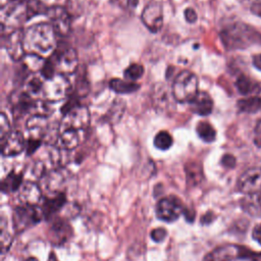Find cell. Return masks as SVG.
Here are the masks:
<instances>
[{
    "label": "cell",
    "mask_w": 261,
    "mask_h": 261,
    "mask_svg": "<svg viewBox=\"0 0 261 261\" xmlns=\"http://www.w3.org/2000/svg\"><path fill=\"white\" fill-rule=\"evenodd\" d=\"M57 35L50 22H38L23 31V47L27 54L51 56L57 48Z\"/></svg>",
    "instance_id": "6da1fadb"
},
{
    "label": "cell",
    "mask_w": 261,
    "mask_h": 261,
    "mask_svg": "<svg viewBox=\"0 0 261 261\" xmlns=\"http://www.w3.org/2000/svg\"><path fill=\"white\" fill-rule=\"evenodd\" d=\"M220 39L227 50L245 49L254 44H261V35L251 25L242 21L224 27L220 32Z\"/></svg>",
    "instance_id": "7a4b0ae2"
},
{
    "label": "cell",
    "mask_w": 261,
    "mask_h": 261,
    "mask_svg": "<svg viewBox=\"0 0 261 261\" xmlns=\"http://www.w3.org/2000/svg\"><path fill=\"white\" fill-rule=\"evenodd\" d=\"M199 80L197 75L190 70H181L173 80L171 94L178 103H191L199 93Z\"/></svg>",
    "instance_id": "3957f363"
},
{
    "label": "cell",
    "mask_w": 261,
    "mask_h": 261,
    "mask_svg": "<svg viewBox=\"0 0 261 261\" xmlns=\"http://www.w3.org/2000/svg\"><path fill=\"white\" fill-rule=\"evenodd\" d=\"M29 19L28 3L16 2L9 0L1 7V25L2 32H9V34Z\"/></svg>",
    "instance_id": "277c9868"
},
{
    "label": "cell",
    "mask_w": 261,
    "mask_h": 261,
    "mask_svg": "<svg viewBox=\"0 0 261 261\" xmlns=\"http://www.w3.org/2000/svg\"><path fill=\"white\" fill-rule=\"evenodd\" d=\"M54 63L57 73L68 75L72 74L79 65L76 51L68 45H57L56 50L49 57Z\"/></svg>",
    "instance_id": "5b68a950"
},
{
    "label": "cell",
    "mask_w": 261,
    "mask_h": 261,
    "mask_svg": "<svg viewBox=\"0 0 261 261\" xmlns=\"http://www.w3.org/2000/svg\"><path fill=\"white\" fill-rule=\"evenodd\" d=\"M90 124V112L86 106L74 104L69 107L64 113L60 121L58 130L76 129L83 132Z\"/></svg>",
    "instance_id": "8992f818"
},
{
    "label": "cell",
    "mask_w": 261,
    "mask_h": 261,
    "mask_svg": "<svg viewBox=\"0 0 261 261\" xmlns=\"http://www.w3.org/2000/svg\"><path fill=\"white\" fill-rule=\"evenodd\" d=\"M41 209L37 206L21 204L14 209L12 216V225L16 232H21L31 226H34L41 220Z\"/></svg>",
    "instance_id": "52a82bcc"
},
{
    "label": "cell",
    "mask_w": 261,
    "mask_h": 261,
    "mask_svg": "<svg viewBox=\"0 0 261 261\" xmlns=\"http://www.w3.org/2000/svg\"><path fill=\"white\" fill-rule=\"evenodd\" d=\"M70 89V84L66 75L57 73L51 80H45L42 97L49 103L58 102L64 99Z\"/></svg>",
    "instance_id": "ba28073f"
},
{
    "label": "cell",
    "mask_w": 261,
    "mask_h": 261,
    "mask_svg": "<svg viewBox=\"0 0 261 261\" xmlns=\"http://www.w3.org/2000/svg\"><path fill=\"white\" fill-rule=\"evenodd\" d=\"M70 177V173L68 170L57 167L53 170H50L41 177L40 188L42 192H46L50 196L62 193L61 189L66 185Z\"/></svg>",
    "instance_id": "9c48e42d"
},
{
    "label": "cell",
    "mask_w": 261,
    "mask_h": 261,
    "mask_svg": "<svg viewBox=\"0 0 261 261\" xmlns=\"http://www.w3.org/2000/svg\"><path fill=\"white\" fill-rule=\"evenodd\" d=\"M254 254L243 247L236 245H224L215 248L209 252L203 259V261H232L238 258L253 257Z\"/></svg>",
    "instance_id": "30bf717a"
},
{
    "label": "cell",
    "mask_w": 261,
    "mask_h": 261,
    "mask_svg": "<svg viewBox=\"0 0 261 261\" xmlns=\"http://www.w3.org/2000/svg\"><path fill=\"white\" fill-rule=\"evenodd\" d=\"M185 211L186 209H184L180 200L174 196L162 198L156 206L157 217L167 222L175 221Z\"/></svg>",
    "instance_id": "8fae6325"
},
{
    "label": "cell",
    "mask_w": 261,
    "mask_h": 261,
    "mask_svg": "<svg viewBox=\"0 0 261 261\" xmlns=\"http://www.w3.org/2000/svg\"><path fill=\"white\" fill-rule=\"evenodd\" d=\"M49 22L57 36L64 37L70 31V17L66 9L62 6L51 5L47 10Z\"/></svg>",
    "instance_id": "7c38bea8"
},
{
    "label": "cell",
    "mask_w": 261,
    "mask_h": 261,
    "mask_svg": "<svg viewBox=\"0 0 261 261\" xmlns=\"http://www.w3.org/2000/svg\"><path fill=\"white\" fill-rule=\"evenodd\" d=\"M141 19L150 32H159L163 27V8L161 4L156 1L147 4L142 11Z\"/></svg>",
    "instance_id": "4fadbf2b"
},
{
    "label": "cell",
    "mask_w": 261,
    "mask_h": 261,
    "mask_svg": "<svg viewBox=\"0 0 261 261\" xmlns=\"http://www.w3.org/2000/svg\"><path fill=\"white\" fill-rule=\"evenodd\" d=\"M239 190L246 195H257L261 192V168L252 167L244 171L238 179Z\"/></svg>",
    "instance_id": "5bb4252c"
},
{
    "label": "cell",
    "mask_w": 261,
    "mask_h": 261,
    "mask_svg": "<svg viewBox=\"0 0 261 261\" xmlns=\"http://www.w3.org/2000/svg\"><path fill=\"white\" fill-rule=\"evenodd\" d=\"M27 141L19 130H11L1 139V153L5 157L18 155L25 150Z\"/></svg>",
    "instance_id": "9a60e30c"
},
{
    "label": "cell",
    "mask_w": 261,
    "mask_h": 261,
    "mask_svg": "<svg viewBox=\"0 0 261 261\" xmlns=\"http://www.w3.org/2000/svg\"><path fill=\"white\" fill-rule=\"evenodd\" d=\"M5 47L11 59L14 61L21 60L27 54L23 47V31L18 29L8 34Z\"/></svg>",
    "instance_id": "2e32d148"
},
{
    "label": "cell",
    "mask_w": 261,
    "mask_h": 261,
    "mask_svg": "<svg viewBox=\"0 0 261 261\" xmlns=\"http://www.w3.org/2000/svg\"><path fill=\"white\" fill-rule=\"evenodd\" d=\"M9 100L12 106V110L14 113H16L17 116L35 110L37 104V101L25 91L13 93Z\"/></svg>",
    "instance_id": "e0dca14e"
},
{
    "label": "cell",
    "mask_w": 261,
    "mask_h": 261,
    "mask_svg": "<svg viewBox=\"0 0 261 261\" xmlns=\"http://www.w3.org/2000/svg\"><path fill=\"white\" fill-rule=\"evenodd\" d=\"M42 193L43 192L40 188V185L29 180L22 182L21 187L19 188L18 199L21 202V204L37 206L43 199Z\"/></svg>",
    "instance_id": "ac0fdd59"
},
{
    "label": "cell",
    "mask_w": 261,
    "mask_h": 261,
    "mask_svg": "<svg viewBox=\"0 0 261 261\" xmlns=\"http://www.w3.org/2000/svg\"><path fill=\"white\" fill-rule=\"evenodd\" d=\"M81 133H82L81 130L71 129V128L58 130L57 137L55 140L56 148L60 150H65V151H69L76 148L82 141Z\"/></svg>",
    "instance_id": "d6986e66"
},
{
    "label": "cell",
    "mask_w": 261,
    "mask_h": 261,
    "mask_svg": "<svg viewBox=\"0 0 261 261\" xmlns=\"http://www.w3.org/2000/svg\"><path fill=\"white\" fill-rule=\"evenodd\" d=\"M71 236V228L68 223L62 219L56 220L49 228V240L55 246L61 245Z\"/></svg>",
    "instance_id": "ffe728a7"
},
{
    "label": "cell",
    "mask_w": 261,
    "mask_h": 261,
    "mask_svg": "<svg viewBox=\"0 0 261 261\" xmlns=\"http://www.w3.org/2000/svg\"><path fill=\"white\" fill-rule=\"evenodd\" d=\"M191 110L201 116L209 115L213 109V100L206 92H199L190 103Z\"/></svg>",
    "instance_id": "44dd1931"
},
{
    "label": "cell",
    "mask_w": 261,
    "mask_h": 261,
    "mask_svg": "<svg viewBox=\"0 0 261 261\" xmlns=\"http://www.w3.org/2000/svg\"><path fill=\"white\" fill-rule=\"evenodd\" d=\"M30 137L41 139L45 136L48 129V117L41 114H33L25 123Z\"/></svg>",
    "instance_id": "7402d4cb"
},
{
    "label": "cell",
    "mask_w": 261,
    "mask_h": 261,
    "mask_svg": "<svg viewBox=\"0 0 261 261\" xmlns=\"http://www.w3.org/2000/svg\"><path fill=\"white\" fill-rule=\"evenodd\" d=\"M65 202H66V198L63 193L52 195L51 197L49 196L46 197L42 203V208H41L42 214L46 218L51 217L53 214L58 212L64 206Z\"/></svg>",
    "instance_id": "603a6c76"
},
{
    "label": "cell",
    "mask_w": 261,
    "mask_h": 261,
    "mask_svg": "<svg viewBox=\"0 0 261 261\" xmlns=\"http://www.w3.org/2000/svg\"><path fill=\"white\" fill-rule=\"evenodd\" d=\"M45 80L40 73H33L30 77L27 79L24 83V91L31 95L33 98L42 97L43 88H44Z\"/></svg>",
    "instance_id": "cb8c5ba5"
},
{
    "label": "cell",
    "mask_w": 261,
    "mask_h": 261,
    "mask_svg": "<svg viewBox=\"0 0 261 261\" xmlns=\"http://www.w3.org/2000/svg\"><path fill=\"white\" fill-rule=\"evenodd\" d=\"M236 88L238 92L244 96L258 94L261 91V88L258 83L254 82L246 75H240L236 81Z\"/></svg>",
    "instance_id": "d4e9b609"
},
{
    "label": "cell",
    "mask_w": 261,
    "mask_h": 261,
    "mask_svg": "<svg viewBox=\"0 0 261 261\" xmlns=\"http://www.w3.org/2000/svg\"><path fill=\"white\" fill-rule=\"evenodd\" d=\"M109 88L118 94H130L140 89V85L127 80L112 79L109 82Z\"/></svg>",
    "instance_id": "484cf974"
},
{
    "label": "cell",
    "mask_w": 261,
    "mask_h": 261,
    "mask_svg": "<svg viewBox=\"0 0 261 261\" xmlns=\"http://www.w3.org/2000/svg\"><path fill=\"white\" fill-rule=\"evenodd\" d=\"M187 182L189 186H197L203 179V170L200 163L192 161L185 166Z\"/></svg>",
    "instance_id": "4316f807"
},
{
    "label": "cell",
    "mask_w": 261,
    "mask_h": 261,
    "mask_svg": "<svg viewBox=\"0 0 261 261\" xmlns=\"http://www.w3.org/2000/svg\"><path fill=\"white\" fill-rule=\"evenodd\" d=\"M22 185V175L14 171L7 174L1 181V190L3 193H12L18 190Z\"/></svg>",
    "instance_id": "83f0119b"
},
{
    "label": "cell",
    "mask_w": 261,
    "mask_h": 261,
    "mask_svg": "<svg viewBox=\"0 0 261 261\" xmlns=\"http://www.w3.org/2000/svg\"><path fill=\"white\" fill-rule=\"evenodd\" d=\"M238 108L241 112L255 113L261 110V97L252 96L238 101Z\"/></svg>",
    "instance_id": "f1b7e54d"
},
{
    "label": "cell",
    "mask_w": 261,
    "mask_h": 261,
    "mask_svg": "<svg viewBox=\"0 0 261 261\" xmlns=\"http://www.w3.org/2000/svg\"><path fill=\"white\" fill-rule=\"evenodd\" d=\"M198 137L205 143H212L216 139L215 128L207 121H200L196 126Z\"/></svg>",
    "instance_id": "f546056e"
},
{
    "label": "cell",
    "mask_w": 261,
    "mask_h": 261,
    "mask_svg": "<svg viewBox=\"0 0 261 261\" xmlns=\"http://www.w3.org/2000/svg\"><path fill=\"white\" fill-rule=\"evenodd\" d=\"M21 60L24 67L28 68L30 71H33V73L41 71L46 62L44 60V57H41L36 54H25Z\"/></svg>",
    "instance_id": "4dcf8cb0"
},
{
    "label": "cell",
    "mask_w": 261,
    "mask_h": 261,
    "mask_svg": "<svg viewBox=\"0 0 261 261\" xmlns=\"http://www.w3.org/2000/svg\"><path fill=\"white\" fill-rule=\"evenodd\" d=\"M173 143V139L171 135L166 130H160L154 137V146L162 151L168 150Z\"/></svg>",
    "instance_id": "1f68e13d"
},
{
    "label": "cell",
    "mask_w": 261,
    "mask_h": 261,
    "mask_svg": "<svg viewBox=\"0 0 261 261\" xmlns=\"http://www.w3.org/2000/svg\"><path fill=\"white\" fill-rule=\"evenodd\" d=\"M0 228H1V240H0L1 251H2V253H5L9 249V247L11 245L12 234L10 233V231L8 229V224H7V222H6L4 217L1 218Z\"/></svg>",
    "instance_id": "d6a6232c"
},
{
    "label": "cell",
    "mask_w": 261,
    "mask_h": 261,
    "mask_svg": "<svg viewBox=\"0 0 261 261\" xmlns=\"http://www.w3.org/2000/svg\"><path fill=\"white\" fill-rule=\"evenodd\" d=\"M144 74V67L142 64L140 63H133L130 65H128L123 72V75L125 77V80L130 81V82H135L139 79H141Z\"/></svg>",
    "instance_id": "836d02e7"
},
{
    "label": "cell",
    "mask_w": 261,
    "mask_h": 261,
    "mask_svg": "<svg viewBox=\"0 0 261 261\" xmlns=\"http://www.w3.org/2000/svg\"><path fill=\"white\" fill-rule=\"evenodd\" d=\"M42 144V140L41 139H37V138H33L30 137L29 140H27V145H25V151L28 155L33 154Z\"/></svg>",
    "instance_id": "e575fe53"
},
{
    "label": "cell",
    "mask_w": 261,
    "mask_h": 261,
    "mask_svg": "<svg viewBox=\"0 0 261 261\" xmlns=\"http://www.w3.org/2000/svg\"><path fill=\"white\" fill-rule=\"evenodd\" d=\"M10 132L11 130H10V124H9L8 118L5 115V113L2 112L1 113V117H0V135H1V139L4 138Z\"/></svg>",
    "instance_id": "d590c367"
},
{
    "label": "cell",
    "mask_w": 261,
    "mask_h": 261,
    "mask_svg": "<svg viewBox=\"0 0 261 261\" xmlns=\"http://www.w3.org/2000/svg\"><path fill=\"white\" fill-rule=\"evenodd\" d=\"M167 234V231L163 228V227H157V228H154L152 231H151V238L153 241L157 242V243H160L162 242L165 237Z\"/></svg>",
    "instance_id": "8d00e7d4"
},
{
    "label": "cell",
    "mask_w": 261,
    "mask_h": 261,
    "mask_svg": "<svg viewBox=\"0 0 261 261\" xmlns=\"http://www.w3.org/2000/svg\"><path fill=\"white\" fill-rule=\"evenodd\" d=\"M184 15H185L186 20H187L189 23H194V22H196V21H197L198 15H197L196 11H195L193 8H191V7L187 8V9L185 10Z\"/></svg>",
    "instance_id": "74e56055"
},
{
    "label": "cell",
    "mask_w": 261,
    "mask_h": 261,
    "mask_svg": "<svg viewBox=\"0 0 261 261\" xmlns=\"http://www.w3.org/2000/svg\"><path fill=\"white\" fill-rule=\"evenodd\" d=\"M221 163H222L223 166L231 168V167H233L234 164H236V159H234V157H233L232 155H230V154H225V155L222 157V159H221Z\"/></svg>",
    "instance_id": "f35d334b"
},
{
    "label": "cell",
    "mask_w": 261,
    "mask_h": 261,
    "mask_svg": "<svg viewBox=\"0 0 261 261\" xmlns=\"http://www.w3.org/2000/svg\"><path fill=\"white\" fill-rule=\"evenodd\" d=\"M250 9L253 14L261 17V0H254Z\"/></svg>",
    "instance_id": "ab89813d"
},
{
    "label": "cell",
    "mask_w": 261,
    "mask_h": 261,
    "mask_svg": "<svg viewBox=\"0 0 261 261\" xmlns=\"http://www.w3.org/2000/svg\"><path fill=\"white\" fill-rule=\"evenodd\" d=\"M255 142L258 145H261V119L257 122L255 127Z\"/></svg>",
    "instance_id": "60d3db41"
},
{
    "label": "cell",
    "mask_w": 261,
    "mask_h": 261,
    "mask_svg": "<svg viewBox=\"0 0 261 261\" xmlns=\"http://www.w3.org/2000/svg\"><path fill=\"white\" fill-rule=\"evenodd\" d=\"M253 238L254 240H256L260 245H261V223L260 224H257L254 229H253Z\"/></svg>",
    "instance_id": "b9f144b4"
},
{
    "label": "cell",
    "mask_w": 261,
    "mask_h": 261,
    "mask_svg": "<svg viewBox=\"0 0 261 261\" xmlns=\"http://www.w3.org/2000/svg\"><path fill=\"white\" fill-rule=\"evenodd\" d=\"M253 65L257 69L261 70V54H257V55H255L253 57Z\"/></svg>",
    "instance_id": "7bdbcfd3"
},
{
    "label": "cell",
    "mask_w": 261,
    "mask_h": 261,
    "mask_svg": "<svg viewBox=\"0 0 261 261\" xmlns=\"http://www.w3.org/2000/svg\"><path fill=\"white\" fill-rule=\"evenodd\" d=\"M139 3V0H127V5L129 7H136Z\"/></svg>",
    "instance_id": "ee69618b"
},
{
    "label": "cell",
    "mask_w": 261,
    "mask_h": 261,
    "mask_svg": "<svg viewBox=\"0 0 261 261\" xmlns=\"http://www.w3.org/2000/svg\"><path fill=\"white\" fill-rule=\"evenodd\" d=\"M37 1H40V2H42L43 4H54L57 0H37Z\"/></svg>",
    "instance_id": "f6af8a7d"
},
{
    "label": "cell",
    "mask_w": 261,
    "mask_h": 261,
    "mask_svg": "<svg viewBox=\"0 0 261 261\" xmlns=\"http://www.w3.org/2000/svg\"><path fill=\"white\" fill-rule=\"evenodd\" d=\"M48 261H58V260H57V258L55 257V255H54L53 253H51L50 257L48 258Z\"/></svg>",
    "instance_id": "bcb514c9"
},
{
    "label": "cell",
    "mask_w": 261,
    "mask_h": 261,
    "mask_svg": "<svg viewBox=\"0 0 261 261\" xmlns=\"http://www.w3.org/2000/svg\"><path fill=\"white\" fill-rule=\"evenodd\" d=\"M24 261H38L36 258H29V259H27V260H24Z\"/></svg>",
    "instance_id": "7dc6e473"
}]
</instances>
